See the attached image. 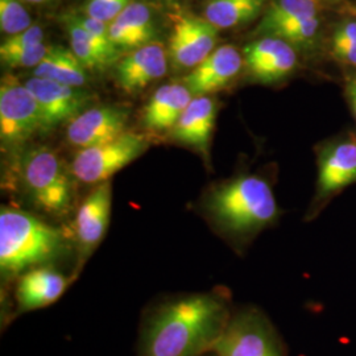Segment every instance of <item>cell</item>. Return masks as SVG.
<instances>
[{
	"instance_id": "cell-16",
	"label": "cell",
	"mask_w": 356,
	"mask_h": 356,
	"mask_svg": "<svg viewBox=\"0 0 356 356\" xmlns=\"http://www.w3.org/2000/svg\"><path fill=\"white\" fill-rule=\"evenodd\" d=\"M216 103L209 95L194 97L181 115L177 124L169 132V138L201 153L209 161L210 140L216 120Z\"/></svg>"
},
{
	"instance_id": "cell-10",
	"label": "cell",
	"mask_w": 356,
	"mask_h": 356,
	"mask_svg": "<svg viewBox=\"0 0 356 356\" xmlns=\"http://www.w3.org/2000/svg\"><path fill=\"white\" fill-rule=\"evenodd\" d=\"M172 22L169 57L177 67L194 69L216 51L219 41L218 28L206 19L181 13L172 16Z\"/></svg>"
},
{
	"instance_id": "cell-24",
	"label": "cell",
	"mask_w": 356,
	"mask_h": 356,
	"mask_svg": "<svg viewBox=\"0 0 356 356\" xmlns=\"http://www.w3.org/2000/svg\"><path fill=\"white\" fill-rule=\"evenodd\" d=\"M319 29V20H302V22H292V23H282L277 26L269 28L264 33L267 36L281 38L286 41L288 44H297V45H305L313 42V40L317 38Z\"/></svg>"
},
{
	"instance_id": "cell-30",
	"label": "cell",
	"mask_w": 356,
	"mask_h": 356,
	"mask_svg": "<svg viewBox=\"0 0 356 356\" xmlns=\"http://www.w3.org/2000/svg\"><path fill=\"white\" fill-rule=\"evenodd\" d=\"M42 41H44V31H42V28L38 26V24H33V26L28 28L24 32L6 38L1 42V45H0V51L23 49V48L42 44Z\"/></svg>"
},
{
	"instance_id": "cell-12",
	"label": "cell",
	"mask_w": 356,
	"mask_h": 356,
	"mask_svg": "<svg viewBox=\"0 0 356 356\" xmlns=\"http://www.w3.org/2000/svg\"><path fill=\"white\" fill-rule=\"evenodd\" d=\"M128 111L118 106L90 107L66 127V140L78 151L114 140L127 129Z\"/></svg>"
},
{
	"instance_id": "cell-8",
	"label": "cell",
	"mask_w": 356,
	"mask_h": 356,
	"mask_svg": "<svg viewBox=\"0 0 356 356\" xmlns=\"http://www.w3.org/2000/svg\"><path fill=\"white\" fill-rule=\"evenodd\" d=\"M356 184V138L350 135L325 145L318 156L316 195L309 209L314 218L331 200Z\"/></svg>"
},
{
	"instance_id": "cell-32",
	"label": "cell",
	"mask_w": 356,
	"mask_h": 356,
	"mask_svg": "<svg viewBox=\"0 0 356 356\" xmlns=\"http://www.w3.org/2000/svg\"><path fill=\"white\" fill-rule=\"evenodd\" d=\"M26 3H31V4H44V3H48L51 0H24Z\"/></svg>"
},
{
	"instance_id": "cell-26",
	"label": "cell",
	"mask_w": 356,
	"mask_h": 356,
	"mask_svg": "<svg viewBox=\"0 0 356 356\" xmlns=\"http://www.w3.org/2000/svg\"><path fill=\"white\" fill-rule=\"evenodd\" d=\"M331 51L344 64L356 67V20L337 26L331 38Z\"/></svg>"
},
{
	"instance_id": "cell-4",
	"label": "cell",
	"mask_w": 356,
	"mask_h": 356,
	"mask_svg": "<svg viewBox=\"0 0 356 356\" xmlns=\"http://www.w3.org/2000/svg\"><path fill=\"white\" fill-rule=\"evenodd\" d=\"M19 184L23 194L38 211L64 218L74 207L76 181L72 170L48 147H35L19 161Z\"/></svg>"
},
{
	"instance_id": "cell-6",
	"label": "cell",
	"mask_w": 356,
	"mask_h": 356,
	"mask_svg": "<svg viewBox=\"0 0 356 356\" xmlns=\"http://www.w3.org/2000/svg\"><path fill=\"white\" fill-rule=\"evenodd\" d=\"M148 147L144 135L126 131L114 140L78 151L70 170L76 181L97 186L140 157Z\"/></svg>"
},
{
	"instance_id": "cell-5",
	"label": "cell",
	"mask_w": 356,
	"mask_h": 356,
	"mask_svg": "<svg viewBox=\"0 0 356 356\" xmlns=\"http://www.w3.org/2000/svg\"><path fill=\"white\" fill-rule=\"evenodd\" d=\"M214 356H286L285 346L272 322L259 309L232 314L213 350Z\"/></svg>"
},
{
	"instance_id": "cell-25",
	"label": "cell",
	"mask_w": 356,
	"mask_h": 356,
	"mask_svg": "<svg viewBox=\"0 0 356 356\" xmlns=\"http://www.w3.org/2000/svg\"><path fill=\"white\" fill-rule=\"evenodd\" d=\"M32 26V17L20 0H0V29L3 33L10 38Z\"/></svg>"
},
{
	"instance_id": "cell-18",
	"label": "cell",
	"mask_w": 356,
	"mask_h": 356,
	"mask_svg": "<svg viewBox=\"0 0 356 356\" xmlns=\"http://www.w3.org/2000/svg\"><path fill=\"white\" fill-rule=\"evenodd\" d=\"M193 98L191 90L181 83L159 88L143 110V126L152 134L169 135Z\"/></svg>"
},
{
	"instance_id": "cell-7",
	"label": "cell",
	"mask_w": 356,
	"mask_h": 356,
	"mask_svg": "<svg viewBox=\"0 0 356 356\" xmlns=\"http://www.w3.org/2000/svg\"><path fill=\"white\" fill-rule=\"evenodd\" d=\"M42 131L40 107L32 92L15 76L0 85V139L3 148L16 149Z\"/></svg>"
},
{
	"instance_id": "cell-19",
	"label": "cell",
	"mask_w": 356,
	"mask_h": 356,
	"mask_svg": "<svg viewBox=\"0 0 356 356\" xmlns=\"http://www.w3.org/2000/svg\"><path fill=\"white\" fill-rule=\"evenodd\" d=\"M108 33L118 49H138L151 44L156 31L149 7L144 3L132 1L108 24Z\"/></svg>"
},
{
	"instance_id": "cell-21",
	"label": "cell",
	"mask_w": 356,
	"mask_h": 356,
	"mask_svg": "<svg viewBox=\"0 0 356 356\" xmlns=\"http://www.w3.org/2000/svg\"><path fill=\"white\" fill-rule=\"evenodd\" d=\"M267 0H211L204 7V19L218 29L242 26L263 10Z\"/></svg>"
},
{
	"instance_id": "cell-1",
	"label": "cell",
	"mask_w": 356,
	"mask_h": 356,
	"mask_svg": "<svg viewBox=\"0 0 356 356\" xmlns=\"http://www.w3.org/2000/svg\"><path fill=\"white\" fill-rule=\"evenodd\" d=\"M232 317L227 298L218 292L172 300L144 321L138 356H206Z\"/></svg>"
},
{
	"instance_id": "cell-28",
	"label": "cell",
	"mask_w": 356,
	"mask_h": 356,
	"mask_svg": "<svg viewBox=\"0 0 356 356\" xmlns=\"http://www.w3.org/2000/svg\"><path fill=\"white\" fill-rule=\"evenodd\" d=\"M51 47L38 44L16 51H0L1 64L7 67H36L48 54Z\"/></svg>"
},
{
	"instance_id": "cell-29",
	"label": "cell",
	"mask_w": 356,
	"mask_h": 356,
	"mask_svg": "<svg viewBox=\"0 0 356 356\" xmlns=\"http://www.w3.org/2000/svg\"><path fill=\"white\" fill-rule=\"evenodd\" d=\"M131 3L132 0H89L85 6V15L110 24Z\"/></svg>"
},
{
	"instance_id": "cell-13",
	"label": "cell",
	"mask_w": 356,
	"mask_h": 356,
	"mask_svg": "<svg viewBox=\"0 0 356 356\" xmlns=\"http://www.w3.org/2000/svg\"><path fill=\"white\" fill-rule=\"evenodd\" d=\"M244 65L254 79L272 83L292 73L297 65V54L286 41L266 36L245 47Z\"/></svg>"
},
{
	"instance_id": "cell-17",
	"label": "cell",
	"mask_w": 356,
	"mask_h": 356,
	"mask_svg": "<svg viewBox=\"0 0 356 356\" xmlns=\"http://www.w3.org/2000/svg\"><path fill=\"white\" fill-rule=\"evenodd\" d=\"M72 279L51 267L29 269L20 275L16 286V304L20 313L38 310L56 302Z\"/></svg>"
},
{
	"instance_id": "cell-9",
	"label": "cell",
	"mask_w": 356,
	"mask_h": 356,
	"mask_svg": "<svg viewBox=\"0 0 356 356\" xmlns=\"http://www.w3.org/2000/svg\"><path fill=\"white\" fill-rule=\"evenodd\" d=\"M111 207L113 186L110 181L97 185L78 207L74 220V242L78 256L74 277L102 242L110 225Z\"/></svg>"
},
{
	"instance_id": "cell-2",
	"label": "cell",
	"mask_w": 356,
	"mask_h": 356,
	"mask_svg": "<svg viewBox=\"0 0 356 356\" xmlns=\"http://www.w3.org/2000/svg\"><path fill=\"white\" fill-rule=\"evenodd\" d=\"M202 213L216 232L238 245L275 225L280 216L277 200L267 178L241 175L204 193Z\"/></svg>"
},
{
	"instance_id": "cell-23",
	"label": "cell",
	"mask_w": 356,
	"mask_h": 356,
	"mask_svg": "<svg viewBox=\"0 0 356 356\" xmlns=\"http://www.w3.org/2000/svg\"><path fill=\"white\" fill-rule=\"evenodd\" d=\"M65 23L70 36L72 51L86 69H102L111 63L94 44L88 32L76 23L74 16H66Z\"/></svg>"
},
{
	"instance_id": "cell-33",
	"label": "cell",
	"mask_w": 356,
	"mask_h": 356,
	"mask_svg": "<svg viewBox=\"0 0 356 356\" xmlns=\"http://www.w3.org/2000/svg\"><path fill=\"white\" fill-rule=\"evenodd\" d=\"M166 1H170V0H166Z\"/></svg>"
},
{
	"instance_id": "cell-31",
	"label": "cell",
	"mask_w": 356,
	"mask_h": 356,
	"mask_svg": "<svg viewBox=\"0 0 356 356\" xmlns=\"http://www.w3.org/2000/svg\"><path fill=\"white\" fill-rule=\"evenodd\" d=\"M346 94H347V99L350 103V107L353 110V114L356 120V76H353L348 82H347V88H346Z\"/></svg>"
},
{
	"instance_id": "cell-14",
	"label": "cell",
	"mask_w": 356,
	"mask_h": 356,
	"mask_svg": "<svg viewBox=\"0 0 356 356\" xmlns=\"http://www.w3.org/2000/svg\"><path fill=\"white\" fill-rule=\"evenodd\" d=\"M244 58L235 47L222 45L184 78L194 97H204L223 89L242 70Z\"/></svg>"
},
{
	"instance_id": "cell-22",
	"label": "cell",
	"mask_w": 356,
	"mask_h": 356,
	"mask_svg": "<svg viewBox=\"0 0 356 356\" xmlns=\"http://www.w3.org/2000/svg\"><path fill=\"white\" fill-rule=\"evenodd\" d=\"M319 8L317 0H275L263 17L259 31L264 33L269 28L282 23L317 19Z\"/></svg>"
},
{
	"instance_id": "cell-27",
	"label": "cell",
	"mask_w": 356,
	"mask_h": 356,
	"mask_svg": "<svg viewBox=\"0 0 356 356\" xmlns=\"http://www.w3.org/2000/svg\"><path fill=\"white\" fill-rule=\"evenodd\" d=\"M76 23L82 26L94 44L103 51V54L113 63L118 56V48L110 38L108 33V24L99 20H95L86 15L83 16H74Z\"/></svg>"
},
{
	"instance_id": "cell-20",
	"label": "cell",
	"mask_w": 356,
	"mask_h": 356,
	"mask_svg": "<svg viewBox=\"0 0 356 356\" xmlns=\"http://www.w3.org/2000/svg\"><path fill=\"white\" fill-rule=\"evenodd\" d=\"M86 70L73 51L63 47H51L45 58L33 69V76L82 88L88 79Z\"/></svg>"
},
{
	"instance_id": "cell-15",
	"label": "cell",
	"mask_w": 356,
	"mask_h": 356,
	"mask_svg": "<svg viewBox=\"0 0 356 356\" xmlns=\"http://www.w3.org/2000/svg\"><path fill=\"white\" fill-rule=\"evenodd\" d=\"M168 70V56L160 42H151L123 57L115 70L118 86L128 94L145 89Z\"/></svg>"
},
{
	"instance_id": "cell-3",
	"label": "cell",
	"mask_w": 356,
	"mask_h": 356,
	"mask_svg": "<svg viewBox=\"0 0 356 356\" xmlns=\"http://www.w3.org/2000/svg\"><path fill=\"white\" fill-rule=\"evenodd\" d=\"M69 238L64 229L19 207L0 211V269L3 277L44 267L65 254Z\"/></svg>"
},
{
	"instance_id": "cell-11",
	"label": "cell",
	"mask_w": 356,
	"mask_h": 356,
	"mask_svg": "<svg viewBox=\"0 0 356 356\" xmlns=\"http://www.w3.org/2000/svg\"><path fill=\"white\" fill-rule=\"evenodd\" d=\"M24 85L38 101L44 132L70 123L78 115L86 111L92 101L91 94L86 90L42 78L32 76Z\"/></svg>"
}]
</instances>
